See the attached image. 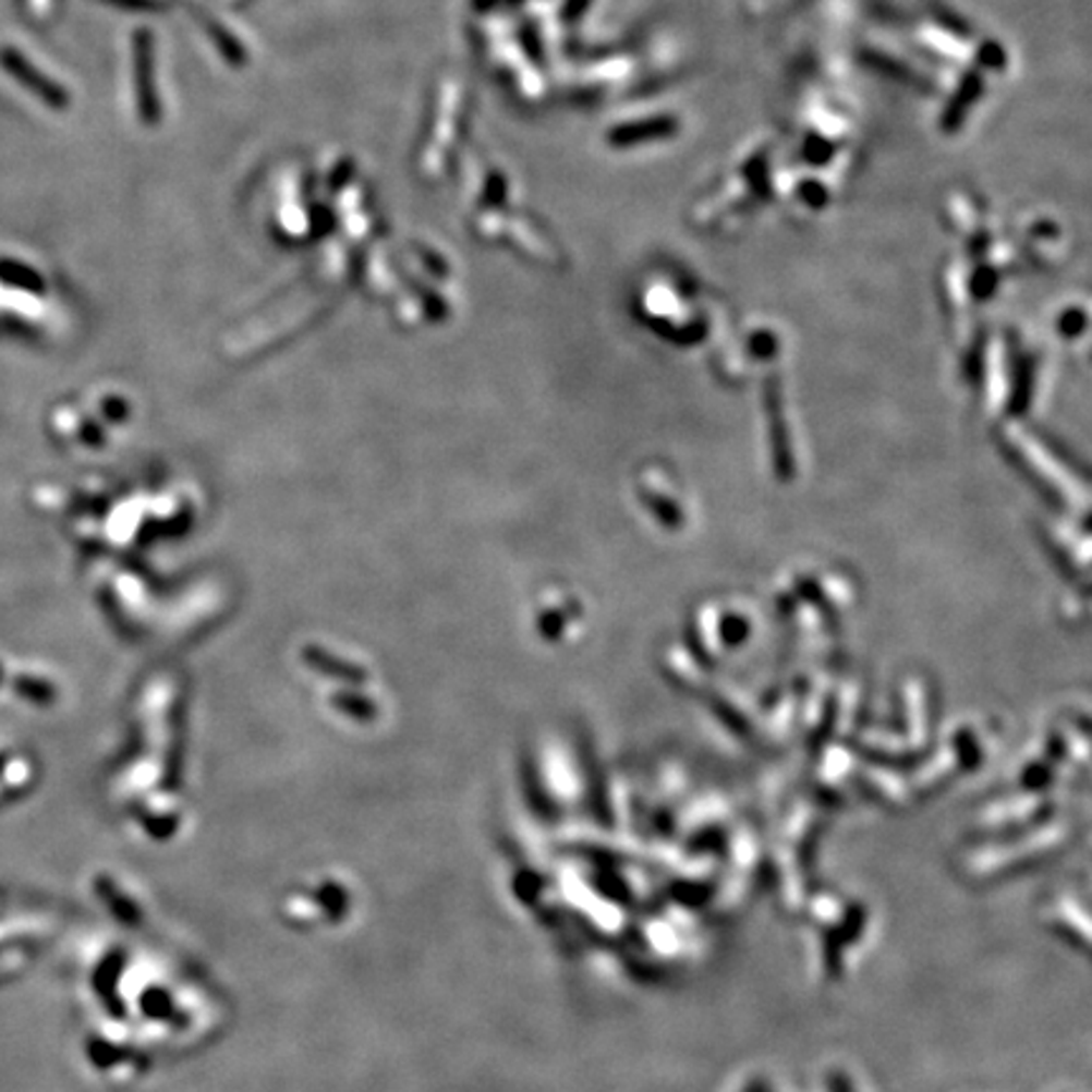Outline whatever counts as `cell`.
Listing matches in <instances>:
<instances>
[{
  "mask_svg": "<svg viewBox=\"0 0 1092 1092\" xmlns=\"http://www.w3.org/2000/svg\"><path fill=\"white\" fill-rule=\"evenodd\" d=\"M0 59H3V66L11 71L15 78H21V82L26 84L31 92H36L38 97H44L46 101H49V105H53V107L66 105V94L57 89V86H53L44 74H38V71L31 66L26 59L19 57V53L5 49L3 53H0Z\"/></svg>",
  "mask_w": 1092,
  "mask_h": 1092,
  "instance_id": "1",
  "label": "cell"
}]
</instances>
